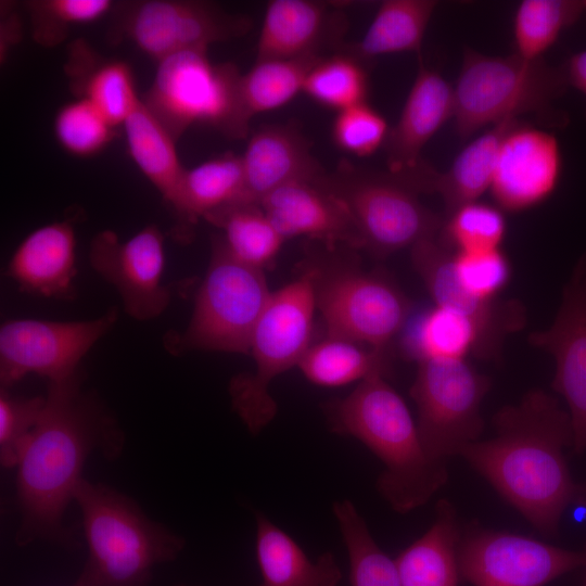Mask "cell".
<instances>
[{"instance_id": "1", "label": "cell", "mask_w": 586, "mask_h": 586, "mask_svg": "<svg viewBox=\"0 0 586 586\" xmlns=\"http://www.w3.org/2000/svg\"><path fill=\"white\" fill-rule=\"evenodd\" d=\"M42 415L28 436L16 463L15 489L20 523L15 542L26 546L48 540L73 544L63 524L85 479L89 457L116 459L125 435L101 399L84 388L82 372L48 383Z\"/></svg>"}, {"instance_id": "2", "label": "cell", "mask_w": 586, "mask_h": 586, "mask_svg": "<svg viewBox=\"0 0 586 586\" xmlns=\"http://www.w3.org/2000/svg\"><path fill=\"white\" fill-rule=\"evenodd\" d=\"M493 424L495 436L459 456L539 533L556 536L563 512L583 499V483L573 480L565 458L573 447L569 412L538 388L500 408Z\"/></svg>"}, {"instance_id": "3", "label": "cell", "mask_w": 586, "mask_h": 586, "mask_svg": "<svg viewBox=\"0 0 586 586\" xmlns=\"http://www.w3.org/2000/svg\"><path fill=\"white\" fill-rule=\"evenodd\" d=\"M324 412L333 433L360 441L383 462L377 488L394 511L421 507L446 483V462L428 454L417 422L384 372L326 404Z\"/></svg>"}, {"instance_id": "4", "label": "cell", "mask_w": 586, "mask_h": 586, "mask_svg": "<svg viewBox=\"0 0 586 586\" xmlns=\"http://www.w3.org/2000/svg\"><path fill=\"white\" fill-rule=\"evenodd\" d=\"M74 501L88 549L77 578L85 586H148L153 570L174 561L184 548L181 535L111 486L84 479Z\"/></svg>"}, {"instance_id": "5", "label": "cell", "mask_w": 586, "mask_h": 586, "mask_svg": "<svg viewBox=\"0 0 586 586\" xmlns=\"http://www.w3.org/2000/svg\"><path fill=\"white\" fill-rule=\"evenodd\" d=\"M453 87L455 132L462 140L484 127L528 113L553 125L568 122V116L552 106L569 88L562 68L544 59L531 61L514 53L487 55L464 48Z\"/></svg>"}, {"instance_id": "6", "label": "cell", "mask_w": 586, "mask_h": 586, "mask_svg": "<svg viewBox=\"0 0 586 586\" xmlns=\"http://www.w3.org/2000/svg\"><path fill=\"white\" fill-rule=\"evenodd\" d=\"M319 267H308L296 279L272 292L252 334L250 352L255 371L230 380L233 411L251 434H259L276 417L271 382L294 366L310 346L317 310Z\"/></svg>"}, {"instance_id": "7", "label": "cell", "mask_w": 586, "mask_h": 586, "mask_svg": "<svg viewBox=\"0 0 586 586\" xmlns=\"http://www.w3.org/2000/svg\"><path fill=\"white\" fill-rule=\"evenodd\" d=\"M241 76L232 63L212 62L207 51H183L158 62L141 99L176 141L194 125L243 139L251 119L241 101Z\"/></svg>"}, {"instance_id": "8", "label": "cell", "mask_w": 586, "mask_h": 586, "mask_svg": "<svg viewBox=\"0 0 586 586\" xmlns=\"http://www.w3.org/2000/svg\"><path fill=\"white\" fill-rule=\"evenodd\" d=\"M271 294L264 270L234 258L220 235H215L191 319L183 333L167 341L168 351L249 354L253 331Z\"/></svg>"}, {"instance_id": "9", "label": "cell", "mask_w": 586, "mask_h": 586, "mask_svg": "<svg viewBox=\"0 0 586 586\" xmlns=\"http://www.w3.org/2000/svg\"><path fill=\"white\" fill-rule=\"evenodd\" d=\"M348 208L364 249L386 257L436 238L444 218L425 207L418 192L390 173L341 163L315 180Z\"/></svg>"}, {"instance_id": "10", "label": "cell", "mask_w": 586, "mask_h": 586, "mask_svg": "<svg viewBox=\"0 0 586 586\" xmlns=\"http://www.w3.org/2000/svg\"><path fill=\"white\" fill-rule=\"evenodd\" d=\"M489 387V378L466 359L418 362L410 395L420 438L432 458L446 462L479 441L484 424L481 404Z\"/></svg>"}, {"instance_id": "11", "label": "cell", "mask_w": 586, "mask_h": 586, "mask_svg": "<svg viewBox=\"0 0 586 586\" xmlns=\"http://www.w3.org/2000/svg\"><path fill=\"white\" fill-rule=\"evenodd\" d=\"M112 39L127 40L157 63L183 51L244 36L252 21L199 0L124 1L112 11Z\"/></svg>"}, {"instance_id": "12", "label": "cell", "mask_w": 586, "mask_h": 586, "mask_svg": "<svg viewBox=\"0 0 586 586\" xmlns=\"http://www.w3.org/2000/svg\"><path fill=\"white\" fill-rule=\"evenodd\" d=\"M410 302L388 278L359 269H320L317 309L327 335L385 352L405 328Z\"/></svg>"}, {"instance_id": "13", "label": "cell", "mask_w": 586, "mask_h": 586, "mask_svg": "<svg viewBox=\"0 0 586 586\" xmlns=\"http://www.w3.org/2000/svg\"><path fill=\"white\" fill-rule=\"evenodd\" d=\"M117 319L118 309L113 307L89 320H7L0 327L1 387L9 388L31 373L49 382L74 375L82 358Z\"/></svg>"}, {"instance_id": "14", "label": "cell", "mask_w": 586, "mask_h": 586, "mask_svg": "<svg viewBox=\"0 0 586 586\" xmlns=\"http://www.w3.org/2000/svg\"><path fill=\"white\" fill-rule=\"evenodd\" d=\"M458 564L473 586H545L586 566V546L570 550L520 534L473 530L459 542Z\"/></svg>"}, {"instance_id": "15", "label": "cell", "mask_w": 586, "mask_h": 586, "mask_svg": "<svg viewBox=\"0 0 586 586\" xmlns=\"http://www.w3.org/2000/svg\"><path fill=\"white\" fill-rule=\"evenodd\" d=\"M89 263L116 289L132 319H155L170 304V288L163 282L164 237L156 226L142 228L125 242L112 230L100 231L91 240Z\"/></svg>"}, {"instance_id": "16", "label": "cell", "mask_w": 586, "mask_h": 586, "mask_svg": "<svg viewBox=\"0 0 586 586\" xmlns=\"http://www.w3.org/2000/svg\"><path fill=\"white\" fill-rule=\"evenodd\" d=\"M454 114V87L419 58L416 78L383 146L387 173L418 193H433L438 171L421 152Z\"/></svg>"}, {"instance_id": "17", "label": "cell", "mask_w": 586, "mask_h": 586, "mask_svg": "<svg viewBox=\"0 0 586 586\" xmlns=\"http://www.w3.org/2000/svg\"><path fill=\"white\" fill-rule=\"evenodd\" d=\"M453 252L437 237L411 247V262L434 305L453 310L467 319L476 333L473 354L482 360H499L508 335L521 330L526 310L518 300L485 301L464 291L454 276Z\"/></svg>"}, {"instance_id": "18", "label": "cell", "mask_w": 586, "mask_h": 586, "mask_svg": "<svg viewBox=\"0 0 586 586\" xmlns=\"http://www.w3.org/2000/svg\"><path fill=\"white\" fill-rule=\"evenodd\" d=\"M531 345L549 353L556 364L552 388L568 405L575 454L586 450V253L563 288L551 326L528 335Z\"/></svg>"}, {"instance_id": "19", "label": "cell", "mask_w": 586, "mask_h": 586, "mask_svg": "<svg viewBox=\"0 0 586 586\" xmlns=\"http://www.w3.org/2000/svg\"><path fill=\"white\" fill-rule=\"evenodd\" d=\"M562 166L558 138L520 119L502 140L488 191L504 213L525 212L555 193Z\"/></svg>"}, {"instance_id": "20", "label": "cell", "mask_w": 586, "mask_h": 586, "mask_svg": "<svg viewBox=\"0 0 586 586\" xmlns=\"http://www.w3.org/2000/svg\"><path fill=\"white\" fill-rule=\"evenodd\" d=\"M259 206L285 240L306 237L328 249H364L346 205L315 181L285 184L265 196Z\"/></svg>"}, {"instance_id": "21", "label": "cell", "mask_w": 586, "mask_h": 586, "mask_svg": "<svg viewBox=\"0 0 586 586\" xmlns=\"http://www.w3.org/2000/svg\"><path fill=\"white\" fill-rule=\"evenodd\" d=\"M344 14L335 4L314 0L267 3L257 41L256 61L321 56L344 31Z\"/></svg>"}, {"instance_id": "22", "label": "cell", "mask_w": 586, "mask_h": 586, "mask_svg": "<svg viewBox=\"0 0 586 586\" xmlns=\"http://www.w3.org/2000/svg\"><path fill=\"white\" fill-rule=\"evenodd\" d=\"M244 174L242 202L259 204L275 190L315 181L326 170L313 155L301 131L289 125H267L254 131L241 155Z\"/></svg>"}, {"instance_id": "23", "label": "cell", "mask_w": 586, "mask_h": 586, "mask_svg": "<svg viewBox=\"0 0 586 586\" xmlns=\"http://www.w3.org/2000/svg\"><path fill=\"white\" fill-rule=\"evenodd\" d=\"M76 273V232L68 220L31 231L15 249L7 268L22 292L58 300L75 297Z\"/></svg>"}, {"instance_id": "24", "label": "cell", "mask_w": 586, "mask_h": 586, "mask_svg": "<svg viewBox=\"0 0 586 586\" xmlns=\"http://www.w3.org/2000/svg\"><path fill=\"white\" fill-rule=\"evenodd\" d=\"M65 72L76 98L90 102L115 127L123 125L141 101L129 65L100 58L84 40L68 47Z\"/></svg>"}, {"instance_id": "25", "label": "cell", "mask_w": 586, "mask_h": 586, "mask_svg": "<svg viewBox=\"0 0 586 586\" xmlns=\"http://www.w3.org/2000/svg\"><path fill=\"white\" fill-rule=\"evenodd\" d=\"M255 550L262 575L258 586H339L343 577L332 552L309 559L292 536L262 512L256 513Z\"/></svg>"}, {"instance_id": "26", "label": "cell", "mask_w": 586, "mask_h": 586, "mask_svg": "<svg viewBox=\"0 0 586 586\" xmlns=\"http://www.w3.org/2000/svg\"><path fill=\"white\" fill-rule=\"evenodd\" d=\"M244 198L241 155L228 153L187 169L169 206L176 214L175 234L186 241L200 218Z\"/></svg>"}, {"instance_id": "27", "label": "cell", "mask_w": 586, "mask_h": 586, "mask_svg": "<svg viewBox=\"0 0 586 586\" xmlns=\"http://www.w3.org/2000/svg\"><path fill=\"white\" fill-rule=\"evenodd\" d=\"M435 511L429 530L394 559L399 586H458L457 515L447 500H440Z\"/></svg>"}, {"instance_id": "28", "label": "cell", "mask_w": 586, "mask_h": 586, "mask_svg": "<svg viewBox=\"0 0 586 586\" xmlns=\"http://www.w3.org/2000/svg\"><path fill=\"white\" fill-rule=\"evenodd\" d=\"M519 120L507 119L489 127L456 156L446 171L437 173L433 192L443 201V218L489 190L502 140Z\"/></svg>"}, {"instance_id": "29", "label": "cell", "mask_w": 586, "mask_h": 586, "mask_svg": "<svg viewBox=\"0 0 586 586\" xmlns=\"http://www.w3.org/2000/svg\"><path fill=\"white\" fill-rule=\"evenodd\" d=\"M123 127L133 163L169 205L186 171L177 152V141L142 99Z\"/></svg>"}, {"instance_id": "30", "label": "cell", "mask_w": 586, "mask_h": 586, "mask_svg": "<svg viewBox=\"0 0 586 586\" xmlns=\"http://www.w3.org/2000/svg\"><path fill=\"white\" fill-rule=\"evenodd\" d=\"M438 2L384 0L362 38L346 51L367 62L385 54L419 52Z\"/></svg>"}, {"instance_id": "31", "label": "cell", "mask_w": 586, "mask_h": 586, "mask_svg": "<svg viewBox=\"0 0 586 586\" xmlns=\"http://www.w3.org/2000/svg\"><path fill=\"white\" fill-rule=\"evenodd\" d=\"M204 219L221 230L220 238L234 258L257 269L271 265L285 241L259 204L234 202Z\"/></svg>"}, {"instance_id": "32", "label": "cell", "mask_w": 586, "mask_h": 586, "mask_svg": "<svg viewBox=\"0 0 586 586\" xmlns=\"http://www.w3.org/2000/svg\"><path fill=\"white\" fill-rule=\"evenodd\" d=\"M384 354L346 339L327 335L310 344L297 367L311 383L336 387L361 382L374 372L385 373Z\"/></svg>"}, {"instance_id": "33", "label": "cell", "mask_w": 586, "mask_h": 586, "mask_svg": "<svg viewBox=\"0 0 586 586\" xmlns=\"http://www.w3.org/2000/svg\"><path fill=\"white\" fill-rule=\"evenodd\" d=\"M585 10L586 1L578 0L521 1L513 17V53L531 61L544 59Z\"/></svg>"}, {"instance_id": "34", "label": "cell", "mask_w": 586, "mask_h": 586, "mask_svg": "<svg viewBox=\"0 0 586 586\" xmlns=\"http://www.w3.org/2000/svg\"><path fill=\"white\" fill-rule=\"evenodd\" d=\"M321 56L256 61L242 74L241 101L246 116L275 111L303 92L308 72Z\"/></svg>"}, {"instance_id": "35", "label": "cell", "mask_w": 586, "mask_h": 586, "mask_svg": "<svg viewBox=\"0 0 586 586\" xmlns=\"http://www.w3.org/2000/svg\"><path fill=\"white\" fill-rule=\"evenodd\" d=\"M476 333L459 314L434 305L424 311L404 336L407 354L417 362L429 359H466L474 354Z\"/></svg>"}, {"instance_id": "36", "label": "cell", "mask_w": 586, "mask_h": 586, "mask_svg": "<svg viewBox=\"0 0 586 586\" xmlns=\"http://www.w3.org/2000/svg\"><path fill=\"white\" fill-rule=\"evenodd\" d=\"M332 511L348 553L352 586H399L395 560L375 543L355 504L336 500Z\"/></svg>"}, {"instance_id": "37", "label": "cell", "mask_w": 586, "mask_h": 586, "mask_svg": "<svg viewBox=\"0 0 586 586\" xmlns=\"http://www.w3.org/2000/svg\"><path fill=\"white\" fill-rule=\"evenodd\" d=\"M369 78L365 62L345 51L321 56L307 74L303 92L336 113L367 102Z\"/></svg>"}, {"instance_id": "38", "label": "cell", "mask_w": 586, "mask_h": 586, "mask_svg": "<svg viewBox=\"0 0 586 586\" xmlns=\"http://www.w3.org/2000/svg\"><path fill=\"white\" fill-rule=\"evenodd\" d=\"M506 233L505 213L475 201L444 218L437 239L453 253H475L501 249Z\"/></svg>"}, {"instance_id": "39", "label": "cell", "mask_w": 586, "mask_h": 586, "mask_svg": "<svg viewBox=\"0 0 586 586\" xmlns=\"http://www.w3.org/2000/svg\"><path fill=\"white\" fill-rule=\"evenodd\" d=\"M33 39L44 48L61 44L77 26L94 23L111 13V0H31L25 2Z\"/></svg>"}, {"instance_id": "40", "label": "cell", "mask_w": 586, "mask_h": 586, "mask_svg": "<svg viewBox=\"0 0 586 586\" xmlns=\"http://www.w3.org/2000/svg\"><path fill=\"white\" fill-rule=\"evenodd\" d=\"M116 127L90 102L76 98L55 114L53 130L59 144L77 157L102 152L114 139Z\"/></svg>"}, {"instance_id": "41", "label": "cell", "mask_w": 586, "mask_h": 586, "mask_svg": "<svg viewBox=\"0 0 586 586\" xmlns=\"http://www.w3.org/2000/svg\"><path fill=\"white\" fill-rule=\"evenodd\" d=\"M390 129L385 117L365 102L336 113L332 139L340 150L365 157L384 146Z\"/></svg>"}, {"instance_id": "42", "label": "cell", "mask_w": 586, "mask_h": 586, "mask_svg": "<svg viewBox=\"0 0 586 586\" xmlns=\"http://www.w3.org/2000/svg\"><path fill=\"white\" fill-rule=\"evenodd\" d=\"M46 396H16L8 388L0 390V462L15 469L21 451L38 423Z\"/></svg>"}, {"instance_id": "43", "label": "cell", "mask_w": 586, "mask_h": 586, "mask_svg": "<svg viewBox=\"0 0 586 586\" xmlns=\"http://www.w3.org/2000/svg\"><path fill=\"white\" fill-rule=\"evenodd\" d=\"M451 265L461 288L485 301L498 298L511 277L510 262L501 249L453 253Z\"/></svg>"}, {"instance_id": "44", "label": "cell", "mask_w": 586, "mask_h": 586, "mask_svg": "<svg viewBox=\"0 0 586 586\" xmlns=\"http://www.w3.org/2000/svg\"><path fill=\"white\" fill-rule=\"evenodd\" d=\"M1 31H0V58L1 63L5 62L11 48H13L21 39L22 27L17 13L13 8H4L1 11Z\"/></svg>"}, {"instance_id": "45", "label": "cell", "mask_w": 586, "mask_h": 586, "mask_svg": "<svg viewBox=\"0 0 586 586\" xmlns=\"http://www.w3.org/2000/svg\"><path fill=\"white\" fill-rule=\"evenodd\" d=\"M560 66L568 87L576 89L586 98V49L571 54Z\"/></svg>"}, {"instance_id": "46", "label": "cell", "mask_w": 586, "mask_h": 586, "mask_svg": "<svg viewBox=\"0 0 586 586\" xmlns=\"http://www.w3.org/2000/svg\"><path fill=\"white\" fill-rule=\"evenodd\" d=\"M582 504L586 505V483H583V499Z\"/></svg>"}, {"instance_id": "47", "label": "cell", "mask_w": 586, "mask_h": 586, "mask_svg": "<svg viewBox=\"0 0 586 586\" xmlns=\"http://www.w3.org/2000/svg\"><path fill=\"white\" fill-rule=\"evenodd\" d=\"M71 586H85V585L80 581L76 579V582L72 584Z\"/></svg>"}, {"instance_id": "48", "label": "cell", "mask_w": 586, "mask_h": 586, "mask_svg": "<svg viewBox=\"0 0 586 586\" xmlns=\"http://www.w3.org/2000/svg\"><path fill=\"white\" fill-rule=\"evenodd\" d=\"M178 586H191V585H178Z\"/></svg>"}, {"instance_id": "49", "label": "cell", "mask_w": 586, "mask_h": 586, "mask_svg": "<svg viewBox=\"0 0 586 586\" xmlns=\"http://www.w3.org/2000/svg\"><path fill=\"white\" fill-rule=\"evenodd\" d=\"M584 586H586V582H585Z\"/></svg>"}]
</instances>
